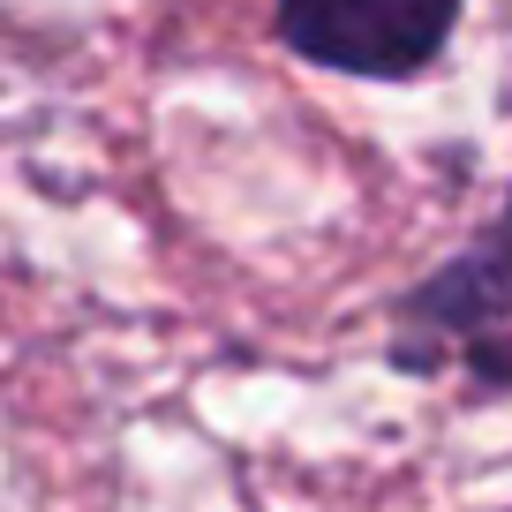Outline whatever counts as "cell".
<instances>
[{"instance_id": "obj_2", "label": "cell", "mask_w": 512, "mask_h": 512, "mask_svg": "<svg viewBox=\"0 0 512 512\" xmlns=\"http://www.w3.org/2000/svg\"><path fill=\"white\" fill-rule=\"evenodd\" d=\"M460 0H279V46L309 68L407 83L445 53Z\"/></svg>"}, {"instance_id": "obj_1", "label": "cell", "mask_w": 512, "mask_h": 512, "mask_svg": "<svg viewBox=\"0 0 512 512\" xmlns=\"http://www.w3.org/2000/svg\"><path fill=\"white\" fill-rule=\"evenodd\" d=\"M392 362L400 369H467L482 392H512V196L452 264L392 309Z\"/></svg>"}]
</instances>
